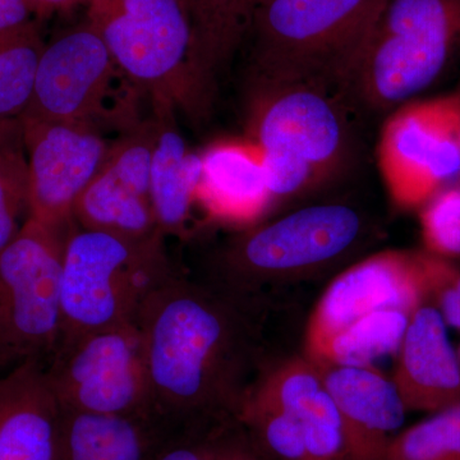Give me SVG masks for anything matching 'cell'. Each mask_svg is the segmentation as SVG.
Returning <instances> with one entry per match:
<instances>
[{
  "label": "cell",
  "mask_w": 460,
  "mask_h": 460,
  "mask_svg": "<svg viewBox=\"0 0 460 460\" xmlns=\"http://www.w3.org/2000/svg\"><path fill=\"white\" fill-rule=\"evenodd\" d=\"M261 296L172 275L145 305L138 326L157 419L171 428L238 422L269 365Z\"/></svg>",
  "instance_id": "cell-1"
},
{
  "label": "cell",
  "mask_w": 460,
  "mask_h": 460,
  "mask_svg": "<svg viewBox=\"0 0 460 460\" xmlns=\"http://www.w3.org/2000/svg\"><path fill=\"white\" fill-rule=\"evenodd\" d=\"M378 4L380 0H260L250 30L253 84L314 83L345 95Z\"/></svg>",
  "instance_id": "cell-2"
},
{
  "label": "cell",
  "mask_w": 460,
  "mask_h": 460,
  "mask_svg": "<svg viewBox=\"0 0 460 460\" xmlns=\"http://www.w3.org/2000/svg\"><path fill=\"white\" fill-rule=\"evenodd\" d=\"M460 58V0H380L345 95L390 111L428 90Z\"/></svg>",
  "instance_id": "cell-3"
},
{
  "label": "cell",
  "mask_w": 460,
  "mask_h": 460,
  "mask_svg": "<svg viewBox=\"0 0 460 460\" xmlns=\"http://www.w3.org/2000/svg\"><path fill=\"white\" fill-rule=\"evenodd\" d=\"M89 22L122 75L156 108L208 113L214 84L196 56L186 0H91Z\"/></svg>",
  "instance_id": "cell-4"
},
{
  "label": "cell",
  "mask_w": 460,
  "mask_h": 460,
  "mask_svg": "<svg viewBox=\"0 0 460 460\" xmlns=\"http://www.w3.org/2000/svg\"><path fill=\"white\" fill-rule=\"evenodd\" d=\"M163 238L129 239L74 226L63 260L57 349L91 332L138 323L151 295L177 274Z\"/></svg>",
  "instance_id": "cell-5"
},
{
  "label": "cell",
  "mask_w": 460,
  "mask_h": 460,
  "mask_svg": "<svg viewBox=\"0 0 460 460\" xmlns=\"http://www.w3.org/2000/svg\"><path fill=\"white\" fill-rule=\"evenodd\" d=\"M253 87L250 138L261 147L274 201L337 172L348 153L343 91L293 81Z\"/></svg>",
  "instance_id": "cell-6"
},
{
  "label": "cell",
  "mask_w": 460,
  "mask_h": 460,
  "mask_svg": "<svg viewBox=\"0 0 460 460\" xmlns=\"http://www.w3.org/2000/svg\"><path fill=\"white\" fill-rule=\"evenodd\" d=\"M72 229L29 217L0 253V366L48 363L56 353L62 334L63 260Z\"/></svg>",
  "instance_id": "cell-7"
},
{
  "label": "cell",
  "mask_w": 460,
  "mask_h": 460,
  "mask_svg": "<svg viewBox=\"0 0 460 460\" xmlns=\"http://www.w3.org/2000/svg\"><path fill=\"white\" fill-rule=\"evenodd\" d=\"M362 229L361 215L349 206H308L235 239L224 253L217 283L260 296L265 284L307 274L345 255Z\"/></svg>",
  "instance_id": "cell-8"
},
{
  "label": "cell",
  "mask_w": 460,
  "mask_h": 460,
  "mask_svg": "<svg viewBox=\"0 0 460 460\" xmlns=\"http://www.w3.org/2000/svg\"><path fill=\"white\" fill-rule=\"evenodd\" d=\"M376 154L393 204L422 208L460 177V93L394 109L381 128Z\"/></svg>",
  "instance_id": "cell-9"
},
{
  "label": "cell",
  "mask_w": 460,
  "mask_h": 460,
  "mask_svg": "<svg viewBox=\"0 0 460 460\" xmlns=\"http://www.w3.org/2000/svg\"><path fill=\"white\" fill-rule=\"evenodd\" d=\"M63 408L156 417L138 323L91 332L63 345L47 363Z\"/></svg>",
  "instance_id": "cell-10"
},
{
  "label": "cell",
  "mask_w": 460,
  "mask_h": 460,
  "mask_svg": "<svg viewBox=\"0 0 460 460\" xmlns=\"http://www.w3.org/2000/svg\"><path fill=\"white\" fill-rule=\"evenodd\" d=\"M438 257L422 251H384L341 272L317 302L307 329L313 354L345 326L381 310L413 313L428 302Z\"/></svg>",
  "instance_id": "cell-11"
},
{
  "label": "cell",
  "mask_w": 460,
  "mask_h": 460,
  "mask_svg": "<svg viewBox=\"0 0 460 460\" xmlns=\"http://www.w3.org/2000/svg\"><path fill=\"white\" fill-rule=\"evenodd\" d=\"M20 120L29 165V217L72 229L75 202L102 169L111 145L93 122Z\"/></svg>",
  "instance_id": "cell-12"
},
{
  "label": "cell",
  "mask_w": 460,
  "mask_h": 460,
  "mask_svg": "<svg viewBox=\"0 0 460 460\" xmlns=\"http://www.w3.org/2000/svg\"><path fill=\"white\" fill-rule=\"evenodd\" d=\"M118 72L107 44L87 21L45 44L31 102L21 117L96 123L104 117Z\"/></svg>",
  "instance_id": "cell-13"
},
{
  "label": "cell",
  "mask_w": 460,
  "mask_h": 460,
  "mask_svg": "<svg viewBox=\"0 0 460 460\" xmlns=\"http://www.w3.org/2000/svg\"><path fill=\"white\" fill-rule=\"evenodd\" d=\"M156 133L154 117L136 123L111 145L102 169L75 202L74 220L78 228L129 239L162 234L150 195Z\"/></svg>",
  "instance_id": "cell-14"
},
{
  "label": "cell",
  "mask_w": 460,
  "mask_h": 460,
  "mask_svg": "<svg viewBox=\"0 0 460 460\" xmlns=\"http://www.w3.org/2000/svg\"><path fill=\"white\" fill-rule=\"evenodd\" d=\"M247 399L289 414L304 434L311 460H349L337 404L319 365L305 354L269 363Z\"/></svg>",
  "instance_id": "cell-15"
},
{
  "label": "cell",
  "mask_w": 460,
  "mask_h": 460,
  "mask_svg": "<svg viewBox=\"0 0 460 460\" xmlns=\"http://www.w3.org/2000/svg\"><path fill=\"white\" fill-rule=\"evenodd\" d=\"M319 367L341 413L349 460H386L408 413L393 378L376 367Z\"/></svg>",
  "instance_id": "cell-16"
},
{
  "label": "cell",
  "mask_w": 460,
  "mask_h": 460,
  "mask_svg": "<svg viewBox=\"0 0 460 460\" xmlns=\"http://www.w3.org/2000/svg\"><path fill=\"white\" fill-rule=\"evenodd\" d=\"M408 411H435L460 402V359L438 308L411 313L393 375Z\"/></svg>",
  "instance_id": "cell-17"
},
{
  "label": "cell",
  "mask_w": 460,
  "mask_h": 460,
  "mask_svg": "<svg viewBox=\"0 0 460 460\" xmlns=\"http://www.w3.org/2000/svg\"><path fill=\"white\" fill-rule=\"evenodd\" d=\"M60 425L47 363L21 362L0 377V460H58Z\"/></svg>",
  "instance_id": "cell-18"
},
{
  "label": "cell",
  "mask_w": 460,
  "mask_h": 460,
  "mask_svg": "<svg viewBox=\"0 0 460 460\" xmlns=\"http://www.w3.org/2000/svg\"><path fill=\"white\" fill-rule=\"evenodd\" d=\"M199 156L196 204L211 219L246 226L275 204L261 147L250 137L215 142Z\"/></svg>",
  "instance_id": "cell-19"
},
{
  "label": "cell",
  "mask_w": 460,
  "mask_h": 460,
  "mask_svg": "<svg viewBox=\"0 0 460 460\" xmlns=\"http://www.w3.org/2000/svg\"><path fill=\"white\" fill-rule=\"evenodd\" d=\"M169 426L157 417L62 407L58 460H153Z\"/></svg>",
  "instance_id": "cell-20"
},
{
  "label": "cell",
  "mask_w": 460,
  "mask_h": 460,
  "mask_svg": "<svg viewBox=\"0 0 460 460\" xmlns=\"http://www.w3.org/2000/svg\"><path fill=\"white\" fill-rule=\"evenodd\" d=\"M174 111L155 108L157 133L151 162L150 195L163 235L181 234L196 204L201 156L192 153L172 120Z\"/></svg>",
  "instance_id": "cell-21"
},
{
  "label": "cell",
  "mask_w": 460,
  "mask_h": 460,
  "mask_svg": "<svg viewBox=\"0 0 460 460\" xmlns=\"http://www.w3.org/2000/svg\"><path fill=\"white\" fill-rule=\"evenodd\" d=\"M259 0H186L196 56L211 84L250 33Z\"/></svg>",
  "instance_id": "cell-22"
},
{
  "label": "cell",
  "mask_w": 460,
  "mask_h": 460,
  "mask_svg": "<svg viewBox=\"0 0 460 460\" xmlns=\"http://www.w3.org/2000/svg\"><path fill=\"white\" fill-rule=\"evenodd\" d=\"M411 314L402 310L366 314L305 356L317 365L375 367L378 359L398 353Z\"/></svg>",
  "instance_id": "cell-23"
},
{
  "label": "cell",
  "mask_w": 460,
  "mask_h": 460,
  "mask_svg": "<svg viewBox=\"0 0 460 460\" xmlns=\"http://www.w3.org/2000/svg\"><path fill=\"white\" fill-rule=\"evenodd\" d=\"M44 48L36 21L0 33V122L18 119L29 108Z\"/></svg>",
  "instance_id": "cell-24"
},
{
  "label": "cell",
  "mask_w": 460,
  "mask_h": 460,
  "mask_svg": "<svg viewBox=\"0 0 460 460\" xmlns=\"http://www.w3.org/2000/svg\"><path fill=\"white\" fill-rule=\"evenodd\" d=\"M386 460H460V402L401 429Z\"/></svg>",
  "instance_id": "cell-25"
},
{
  "label": "cell",
  "mask_w": 460,
  "mask_h": 460,
  "mask_svg": "<svg viewBox=\"0 0 460 460\" xmlns=\"http://www.w3.org/2000/svg\"><path fill=\"white\" fill-rule=\"evenodd\" d=\"M29 214V165L22 126L0 145V253L20 232V217Z\"/></svg>",
  "instance_id": "cell-26"
},
{
  "label": "cell",
  "mask_w": 460,
  "mask_h": 460,
  "mask_svg": "<svg viewBox=\"0 0 460 460\" xmlns=\"http://www.w3.org/2000/svg\"><path fill=\"white\" fill-rule=\"evenodd\" d=\"M420 234L426 252L444 260L460 257V184L436 193L420 208Z\"/></svg>",
  "instance_id": "cell-27"
},
{
  "label": "cell",
  "mask_w": 460,
  "mask_h": 460,
  "mask_svg": "<svg viewBox=\"0 0 460 460\" xmlns=\"http://www.w3.org/2000/svg\"><path fill=\"white\" fill-rule=\"evenodd\" d=\"M239 422L169 428L153 460H217Z\"/></svg>",
  "instance_id": "cell-28"
},
{
  "label": "cell",
  "mask_w": 460,
  "mask_h": 460,
  "mask_svg": "<svg viewBox=\"0 0 460 460\" xmlns=\"http://www.w3.org/2000/svg\"><path fill=\"white\" fill-rule=\"evenodd\" d=\"M428 302L438 308L447 328L460 332V270L449 260L438 261Z\"/></svg>",
  "instance_id": "cell-29"
},
{
  "label": "cell",
  "mask_w": 460,
  "mask_h": 460,
  "mask_svg": "<svg viewBox=\"0 0 460 460\" xmlns=\"http://www.w3.org/2000/svg\"><path fill=\"white\" fill-rule=\"evenodd\" d=\"M217 460H268L262 456L259 450L253 447L250 438L243 431L242 426H239L237 431L234 432L226 445H224L222 452L219 454Z\"/></svg>",
  "instance_id": "cell-30"
},
{
  "label": "cell",
  "mask_w": 460,
  "mask_h": 460,
  "mask_svg": "<svg viewBox=\"0 0 460 460\" xmlns=\"http://www.w3.org/2000/svg\"><path fill=\"white\" fill-rule=\"evenodd\" d=\"M31 16L26 0H0V33L25 25Z\"/></svg>",
  "instance_id": "cell-31"
},
{
  "label": "cell",
  "mask_w": 460,
  "mask_h": 460,
  "mask_svg": "<svg viewBox=\"0 0 460 460\" xmlns=\"http://www.w3.org/2000/svg\"><path fill=\"white\" fill-rule=\"evenodd\" d=\"M91 0H26L27 7L36 18H47L57 12L68 11V9L80 4H90Z\"/></svg>",
  "instance_id": "cell-32"
},
{
  "label": "cell",
  "mask_w": 460,
  "mask_h": 460,
  "mask_svg": "<svg viewBox=\"0 0 460 460\" xmlns=\"http://www.w3.org/2000/svg\"><path fill=\"white\" fill-rule=\"evenodd\" d=\"M21 127L20 118L18 119L4 120L0 122V145L7 138L11 137L14 132Z\"/></svg>",
  "instance_id": "cell-33"
},
{
  "label": "cell",
  "mask_w": 460,
  "mask_h": 460,
  "mask_svg": "<svg viewBox=\"0 0 460 460\" xmlns=\"http://www.w3.org/2000/svg\"><path fill=\"white\" fill-rule=\"evenodd\" d=\"M456 353H458V357H459V359H460V345H459L458 349H456Z\"/></svg>",
  "instance_id": "cell-34"
},
{
  "label": "cell",
  "mask_w": 460,
  "mask_h": 460,
  "mask_svg": "<svg viewBox=\"0 0 460 460\" xmlns=\"http://www.w3.org/2000/svg\"><path fill=\"white\" fill-rule=\"evenodd\" d=\"M259 2H260V0H259ZM259 2H257V3H259Z\"/></svg>",
  "instance_id": "cell-35"
}]
</instances>
